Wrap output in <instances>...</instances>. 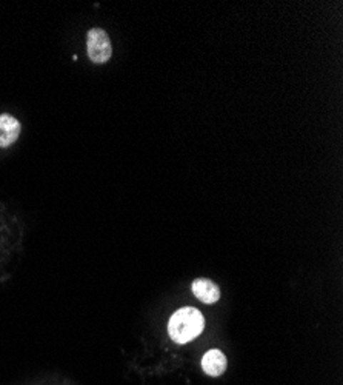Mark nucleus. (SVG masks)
<instances>
[{"label":"nucleus","mask_w":343,"mask_h":385,"mask_svg":"<svg viewBox=\"0 0 343 385\" xmlns=\"http://www.w3.org/2000/svg\"><path fill=\"white\" fill-rule=\"evenodd\" d=\"M205 329L203 314L193 307H185L175 311L168 324L170 338L178 344L191 342Z\"/></svg>","instance_id":"obj_1"},{"label":"nucleus","mask_w":343,"mask_h":385,"mask_svg":"<svg viewBox=\"0 0 343 385\" xmlns=\"http://www.w3.org/2000/svg\"><path fill=\"white\" fill-rule=\"evenodd\" d=\"M86 51L88 57L94 64H105L111 59L113 46L108 34L101 28H93L86 36Z\"/></svg>","instance_id":"obj_2"},{"label":"nucleus","mask_w":343,"mask_h":385,"mask_svg":"<svg viewBox=\"0 0 343 385\" xmlns=\"http://www.w3.org/2000/svg\"><path fill=\"white\" fill-rule=\"evenodd\" d=\"M21 122H19L11 114H2L0 116V146L6 148L13 145L19 136H21Z\"/></svg>","instance_id":"obj_3"},{"label":"nucleus","mask_w":343,"mask_h":385,"mask_svg":"<svg viewBox=\"0 0 343 385\" xmlns=\"http://www.w3.org/2000/svg\"><path fill=\"white\" fill-rule=\"evenodd\" d=\"M228 367L227 356L220 350H210L203 354L202 358V369L208 374V376L217 378L225 373Z\"/></svg>","instance_id":"obj_4"},{"label":"nucleus","mask_w":343,"mask_h":385,"mask_svg":"<svg viewBox=\"0 0 343 385\" xmlns=\"http://www.w3.org/2000/svg\"><path fill=\"white\" fill-rule=\"evenodd\" d=\"M193 293L195 298L202 301L203 304H215L220 299V290L217 285L205 278L195 279L193 282Z\"/></svg>","instance_id":"obj_5"}]
</instances>
